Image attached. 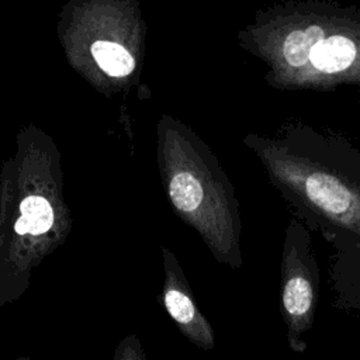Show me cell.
<instances>
[{
    "mask_svg": "<svg viewBox=\"0 0 360 360\" xmlns=\"http://www.w3.org/2000/svg\"><path fill=\"white\" fill-rule=\"evenodd\" d=\"M21 214L28 219L30 224V233L38 235L46 232L53 221V214L51 210L49 202L37 195L27 197L21 202Z\"/></svg>",
    "mask_w": 360,
    "mask_h": 360,
    "instance_id": "cell-6",
    "label": "cell"
},
{
    "mask_svg": "<svg viewBox=\"0 0 360 360\" xmlns=\"http://www.w3.org/2000/svg\"><path fill=\"white\" fill-rule=\"evenodd\" d=\"M319 294V270L312 252L309 232L297 218L290 219L281 250L280 314L287 329L291 352L302 354L305 335L315 322Z\"/></svg>",
    "mask_w": 360,
    "mask_h": 360,
    "instance_id": "cell-3",
    "label": "cell"
},
{
    "mask_svg": "<svg viewBox=\"0 0 360 360\" xmlns=\"http://www.w3.org/2000/svg\"><path fill=\"white\" fill-rule=\"evenodd\" d=\"M342 301L346 307L360 309V291L352 290V291H343L342 292Z\"/></svg>",
    "mask_w": 360,
    "mask_h": 360,
    "instance_id": "cell-8",
    "label": "cell"
},
{
    "mask_svg": "<svg viewBox=\"0 0 360 360\" xmlns=\"http://www.w3.org/2000/svg\"><path fill=\"white\" fill-rule=\"evenodd\" d=\"M91 53L98 66L111 76H125L134 69L132 56L118 44L97 41L91 46Z\"/></svg>",
    "mask_w": 360,
    "mask_h": 360,
    "instance_id": "cell-4",
    "label": "cell"
},
{
    "mask_svg": "<svg viewBox=\"0 0 360 360\" xmlns=\"http://www.w3.org/2000/svg\"><path fill=\"white\" fill-rule=\"evenodd\" d=\"M249 146L270 184L300 214L360 240L359 149L302 122L284 124L273 135H252Z\"/></svg>",
    "mask_w": 360,
    "mask_h": 360,
    "instance_id": "cell-2",
    "label": "cell"
},
{
    "mask_svg": "<svg viewBox=\"0 0 360 360\" xmlns=\"http://www.w3.org/2000/svg\"><path fill=\"white\" fill-rule=\"evenodd\" d=\"M15 231L17 233L20 235H24V233H28L30 232V224H28V219L25 217H20L15 222Z\"/></svg>",
    "mask_w": 360,
    "mask_h": 360,
    "instance_id": "cell-9",
    "label": "cell"
},
{
    "mask_svg": "<svg viewBox=\"0 0 360 360\" xmlns=\"http://www.w3.org/2000/svg\"><path fill=\"white\" fill-rule=\"evenodd\" d=\"M170 197L177 208L190 212L202 202L204 190L200 180L187 172H181L170 183Z\"/></svg>",
    "mask_w": 360,
    "mask_h": 360,
    "instance_id": "cell-5",
    "label": "cell"
},
{
    "mask_svg": "<svg viewBox=\"0 0 360 360\" xmlns=\"http://www.w3.org/2000/svg\"><path fill=\"white\" fill-rule=\"evenodd\" d=\"M13 360H32V359L28 357V356H20V357H15V359H13Z\"/></svg>",
    "mask_w": 360,
    "mask_h": 360,
    "instance_id": "cell-10",
    "label": "cell"
},
{
    "mask_svg": "<svg viewBox=\"0 0 360 360\" xmlns=\"http://www.w3.org/2000/svg\"><path fill=\"white\" fill-rule=\"evenodd\" d=\"M112 360H146L145 349L136 336H125L114 349Z\"/></svg>",
    "mask_w": 360,
    "mask_h": 360,
    "instance_id": "cell-7",
    "label": "cell"
},
{
    "mask_svg": "<svg viewBox=\"0 0 360 360\" xmlns=\"http://www.w3.org/2000/svg\"><path fill=\"white\" fill-rule=\"evenodd\" d=\"M245 45L283 91L360 87V7L330 0H285L260 10Z\"/></svg>",
    "mask_w": 360,
    "mask_h": 360,
    "instance_id": "cell-1",
    "label": "cell"
},
{
    "mask_svg": "<svg viewBox=\"0 0 360 360\" xmlns=\"http://www.w3.org/2000/svg\"><path fill=\"white\" fill-rule=\"evenodd\" d=\"M359 103H360V101H359Z\"/></svg>",
    "mask_w": 360,
    "mask_h": 360,
    "instance_id": "cell-11",
    "label": "cell"
}]
</instances>
